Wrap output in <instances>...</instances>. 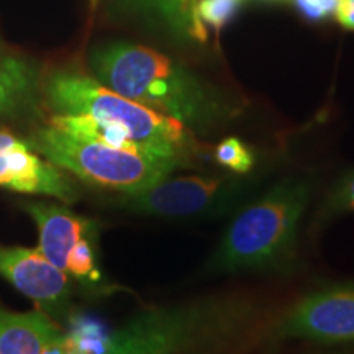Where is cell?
<instances>
[{
	"label": "cell",
	"mask_w": 354,
	"mask_h": 354,
	"mask_svg": "<svg viewBox=\"0 0 354 354\" xmlns=\"http://www.w3.org/2000/svg\"><path fill=\"white\" fill-rule=\"evenodd\" d=\"M354 212V171H349L339 177L323 198L317 218L328 221L335 216L353 214Z\"/></svg>",
	"instance_id": "4fadbf2b"
},
{
	"label": "cell",
	"mask_w": 354,
	"mask_h": 354,
	"mask_svg": "<svg viewBox=\"0 0 354 354\" xmlns=\"http://www.w3.org/2000/svg\"><path fill=\"white\" fill-rule=\"evenodd\" d=\"M0 276L37 304L63 302L71 290V279L44 258L39 250L0 246Z\"/></svg>",
	"instance_id": "ba28073f"
},
{
	"label": "cell",
	"mask_w": 354,
	"mask_h": 354,
	"mask_svg": "<svg viewBox=\"0 0 354 354\" xmlns=\"http://www.w3.org/2000/svg\"><path fill=\"white\" fill-rule=\"evenodd\" d=\"M59 333L56 323L39 310L17 313L0 308V354H41Z\"/></svg>",
	"instance_id": "8fae6325"
},
{
	"label": "cell",
	"mask_w": 354,
	"mask_h": 354,
	"mask_svg": "<svg viewBox=\"0 0 354 354\" xmlns=\"http://www.w3.org/2000/svg\"><path fill=\"white\" fill-rule=\"evenodd\" d=\"M25 209L37 223L38 250L61 271L66 269V261L77 241L95 232L94 221L73 214L63 207L32 202L26 203Z\"/></svg>",
	"instance_id": "30bf717a"
},
{
	"label": "cell",
	"mask_w": 354,
	"mask_h": 354,
	"mask_svg": "<svg viewBox=\"0 0 354 354\" xmlns=\"http://www.w3.org/2000/svg\"><path fill=\"white\" fill-rule=\"evenodd\" d=\"M91 68L102 86L185 127H205L220 113L216 97L198 79L151 48L107 44L92 53Z\"/></svg>",
	"instance_id": "7a4b0ae2"
},
{
	"label": "cell",
	"mask_w": 354,
	"mask_h": 354,
	"mask_svg": "<svg viewBox=\"0 0 354 354\" xmlns=\"http://www.w3.org/2000/svg\"><path fill=\"white\" fill-rule=\"evenodd\" d=\"M339 2L342 0H312L313 7L318 13V19L323 20L330 15H336V10H338Z\"/></svg>",
	"instance_id": "d6986e66"
},
{
	"label": "cell",
	"mask_w": 354,
	"mask_h": 354,
	"mask_svg": "<svg viewBox=\"0 0 354 354\" xmlns=\"http://www.w3.org/2000/svg\"><path fill=\"white\" fill-rule=\"evenodd\" d=\"M95 3H97V0H92V6H95Z\"/></svg>",
	"instance_id": "ffe728a7"
},
{
	"label": "cell",
	"mask_w": 354,
	"mask_h": 354,
	"mask_svg": "<svg viewBox=\"0 0 354 354\" xmlns=\"http://www.w3.org/2000/svg\"><path fill=\"white\" fill-rule=\"evenodd\" d=\"M253 190V184L234 174L167 176L140 192L122 194L118 203L136 214L166 218L218 216L243 209Z\"/></svg>",
	"instance_id": "8992f818"
},
{
	"label": "cell",
	"mask_w": 354,
	"mask_h": 354,
	"mask_svg": "<svg viewBox=\"0 0 354 354\" xmlns=\"http://www.w3.org/2000/svg\"><path fill=\"white\" fill-rule=\"evenodd\" d=\"M216 165L234 176H246L254 167V154L238 138H225L216 145L214 151Z\"/></svg>",
	"instance_id": "9a60e30c"
},
{
	"label": "cell",
	"mask_w": 354,
	"mask_h": 354,
	"mask_svg": "<svg viewBox=\"0 0 354 354\" xmlns=\"http://www.w3.org/2000/svg\"><path fill=\"white\" fill-rule=\"evenodd\" d=\"M7 167L6 187L21 194L56 197L64 202H74L77 190L61 167L38 156L33 148L19 141L3 153Z\"/></svg>",
	"instance_id": "9c48e42d"
},
{
	"label": "cell",
	"mask_w": 354,
	"mask_h": 354,
	"mask_svg": "<svg viewBox=\"0 0 354 354\" xmlns=\"http://www.w3.org/2000/svg\"><path fill=\"white\" fill-rule=\"evenodd\" d=\"M310 197L307 179L287 177L258 201L246 203L225 230L207 269L214 274L290 269Z\"/></svg>",
	"instance_id": "6da1fadb"
},
{
	"label": "cell",
	"mask_w": 354,
	"mask_h": 354,
	"mask_svg": "<svg viewBox=\"0 0 354 354\" xmlns=\"http://www.w3.org/2000/svg\"><path fill=\"white\" fill-rule=\"evenodd\" d=\"M41 354H77L74 349L73 343H71L68 333L61 331L59 335L55 336L50 343L46 344V348L43 349Z\"/></svg>",
	"instance_id": "e0dca14e"
},
{
	"label": "cell",
	"mask_w": 354,
	"mask_h": 354,
	"mask_svg": "<svg viewBox=\"0 0 354 354\" xmlns=\"http://www.w3.org/2000/svg\"><path fill=\"white\" fill-rule=\"evenodd\" d=\"M256 305L210 297L146 310L112 331L105 354H205L253 320Z\"/></svg>",
	"instance_id": "277c9868"
},
{
	"label": "cell",
	"mask_w": 354,
	"mask_h": 354,
	"mask_svg": "<svg viewBox=\"0 0 354 354\" xmlns=\"http://www.w3.org/2000/svg\"><path fill=\"white\" fill-rule=\"evenodd\" d=\"M33 87V73L25 61L0 53V113L25 102Z\"/></svg>",
	"instance_id": "7c38bea8"
},
{
	"label": "cell",
	"mask_w": 354,
	"mask_h": 354,
	"mask_svg": "<svg viewBox=\"0 0 354 354\" xmlns=\"http://www.w3.org/2000/svg\"><path fill=\"white\" fill-rule=\"evenodd\" d=\"M274 333L320 343L354 342V284H333L304 295L279 318Z\"/></svg>",
	"instance_id": "52a82bcc"
},
{
	"label": "cell",
	"mask_w": 354,
	"mask_h": 354,
	"mask_svg": "<svg viewBox=\"0 0 354 354\" xmlns=\"http://www.w3.org/2000/svg\"><path fill=\"white\" fill-rule=\"evenodd\" d=\"M46 100L55 113L88 115L120 128L141 151L190 167L202 158V146L184 123L123 97L95 77L57 71L46 81Z\"/></svg>",
	"instance_id": "3957f363"
},
{
	"label": "cell",
	"mask_w": 354,
	"mask_h": 354,
	"mask_svg": "<svg viewBox=\"0 0 354 354\" xmlns=\"http://www.w3.org/2000/svg\"><path fill=\"white\" fill-rule=\"evenodd\" d=\"M336 19L346 30H354V0H342L339 2Z\"/></svg>",
	"instance_id": "ac0fdd59"
},
{
	"label": "cell",
	"mask_w": 354,
	"mask_h": 354,
	"mask_svg": "<svg viewBox=\"0 0 354 354\" xmlns=\"http://www.w3.org/2000/svg\"><path fill=\"white\" fill-rule=\"evenodd\" d=\"M66 274L69 277L81 279L86 282H99L100 271L97 266V254L94 248V234H87L73 248L66 261Z\"/></svg>",
	"instance_id": "5bb4252c"
},
{
	"label": "cell",
	"mask_w": 354,
	"mask_h": 354,
	"mask_svg": "<svg viewBox=\"0 0 354 354\" xmlns=\"http://www.w3.org/2000/svg\"><path fill=\"white\" fill-rule=\"evenodd\" d=\"M243 0H197L196 13L202 24L221 28L234 15Z\"/></svg>",
	"instance_id": "2e32d148"
},
{
	"label": "cell",
	"mask_w": 354,
	"mask_h": 354,
	"mask_svg": "<svg viewBox=\"0 0 354 354\" xmlns=\"http://www.w3.org/2000/svg\"><path fill=\"white\" fill-rule=\"evenodd\" d=\"M32 148L82 183L120 194L151 187L184 167L172 159L79 138L50 125L35 133Z\"/></svg>",
	"instance_id": "5b68a950"
}]
</instances>
